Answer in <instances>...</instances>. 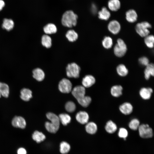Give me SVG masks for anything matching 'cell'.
<instances>
[{
  "mask_svg": "<svg viewBox=\"0 0 154 154\" xmlns=\"http://www.w3.org/2000/svg\"><path fill=\"white\" fill-rule=\"evenodd\" d=\"M110 17V12L105 7H102L101 10L98 12V17L100 19L107 20Z\"/></svg>",
  "mask_w": 154,
  "mask_h": 154,
  "instance_id": "cell-24",
  "label": "cell"
},
{
  "mask_svg": "<svg viewBox=\"0 0 154 154\" xmlns=\"http://www.w3.org/2000/svg\"><path fill=\"white\" fill-rule=\"evenodd\" d=\"M116 71L118 74L122 77L126 76L128 72L127 68L124 65L122 64L117 66L116 68Z\"/></svg>",
  "mask_w": 154,
  "mask_h": 154,
  "instance_id": "cell-28",
  "label": "cell"
},
{
  "mask_svg": "<svg viewBox=\"0 0 154 154\" xmlns=\"http://www.w3.org/2000/svg\"><path fill=\"white\" fill-rule=\"evenodd\" d=\"M45 127L48 132L52 133H55L58 131L60 125L50 122L46 121L45 123Z\"/></svg>",
  "mask_w": 154,
  "mask_h": 154,
  "instance_id": "cell-15",
  "label": "cell"
},
{
  "mask_svg": "<svg viewBox=\"0 0 154 154\" xmlns=\"http://www.w3.org/2000/svg\"><path fill=\"white\" fill-rule=\"evenodd\" d=\"M41 43L43 46L48 48L52 45V40L51 37L47 35H43L41 38Z\"/></svg>",
  "mask_w": 154,
  "mask_h": 154,
  "instance_id": "cell-33",
  "label": "cell"
},
{
  "mask_svg": "<svg viewBox=\"0 0 154 154\" xmlns=\"http://www.w3.org/2000/svg\"><path fill=\"white\" fill-rule=\"evenodd\" d=\"M120 3L119 0H110L108 3L109 9L113 11L118 10L120 7Z\"/></svg>",
  "mask_w": 154,
  "mask_h": 154,
  "instance_id": "cell-25",
  "label": "cell"
},
{
  "mask_svg": "<svg viewBox=\"0 0 154 154\" xmlns=\"http://www.w3.org/2000/svg\"><path fill=\"white\" fill-rule=\"evenodd\" d=\"M108 27L109 31L114 35L118 34L121 29L120 23L118 21L115 20L110 21L108 24Z\"/></svg>",
  "mask_w": 154,
  "mask_h": 154,
  "instance_id": "cell-9",
  "label": "cell"
},
{
  "mask_svg": "<svg viewBox=\"0 0 154 154\" xmlns=\"http://www.w3.org/2000/svg\"><path fill=\"white\" fill-rule=\"evenodd\" d=\"M0 92L1 96L5 98H7L9 93V87L6 83L1 82Z\"/></svg>",
  "mask_w": 154,
  "mask_h": 154,
  "instance_id": "cell-30",
  "label": "cell"
},
{
  "mask_svg": "<svg viewBox=\"0 0 154 154\" xmlns=\"http://www.w3.org/2000/svg\"><path fill=\"white\" fill-rule=\"evenodd\" d=\"M95 82V79L93 76L88 75L83 78L82 84L84 87L89 88L94 84Z\"/></svg>",
  "mask_w": 154,
  "mask_h": 154,
  "instance_id": "cell-13",
  "label": "cell"
},
{
  "mask_svg": "<svg viewBox=\"0 0 154 154\" xmlns=\"http://www.w3.org/2000/svg\"><path fill=\"white\" fill-rule=\"evenodd\" d=\"M66 36L68 40L71 42L75 41L78 38L77 33L73 30H68L66 33Z\"/></svg>",
  "mask_w": 154,
  "mask_h": 154,
  "instance_id": "cell-32",
  "label": "cell"
},
{
  "mask_svg": "<svg viewBox=\"0 0 154 154\" xmlns=\"http://www.w3.org/2000/svg\"><path fill=\"white\" fill-rule=\"evenodd\" d=\"M91 10L92 12L94 14H96L97 12L98 8L96 5L94 3H92L91 5Z\"/></svg>",
  "mask_w": 154,
  "mask_h": 154,
  "instance_id": "cell-41",
  "label": "cell"
},
{
  "mask_svg": "<svg viewBox=\"0 0 154 154\" xmlns=\"http://www.w3.org/2000/svg\"><path fill=\"white\" fill-rule=\"evenodd\" d=\"M138 61L140 64L142 66H146L149 64L148 59L146 57L143 56L140 58Z\"/></svg>",
  "mask_w": 154,
  "mask_h": 154,
  "instance_id": "cell-40",
  "label": "cell"
},
{
  "mask_svg": "<svg viewBox=\"0 0 154 154\" xmlns=\"http://www.w3.org/2000/svg\"><path fill=\"white\" fill-rule=\"evenodd\" d=\"M78 16L72 11H67L63 14L61 20L62 25L68 27L75 26L77 24Z\"/></svg>",
  "mask_w": 154,
  "mask_h": 154,
  "instance_id": "cell-1",
  "label": "cell"
},
{
  "mask_svg": "<svg viewBox=\"0 0 154 154\" xmlns=\"http://www.w3.org/2000/svg\"><path fill=\"white\" fill-rule=\"evenodd\" d=\"M125 15L126 19L129 22L134 23L137 20V14L133 9L128 10L126 12Z\"/></svg>",
  "mask_w": 154,
  "mask_h": 154,
  "instance_id": "cell-17",
  "label": "cell"
},
{
  "mask_svg": "<svg viewBox=\"0 0 154 154\" xmlns=\"http://www.w3.org/2000/svg\"><path fill=\"white\" fill-rule=\"evenodd\" d=\"M14 23L13 21L11 19H4L2 24V27L7 31H10L13 28Z\"/></svg>",
  "mask_w": 154,
  "mask_h": 154,
  "instance_id": "cell-26",
  "label": "cell"
},
{
  "mask_svg": "<svg viewBox=\"0 0 154 154\" xmlns=\"http://www.w3.org/2000/svg\"><path fill=\"white\" fill-rule=\"evenodd\" d=\"M46 116L50 122L60 125V121L58 117L53 113L48 112L47 113Z\"/></svg>",
  "mask_w": 154,
  "mask_h": 154,
  "instance_id": "cell-34",
  "label": "cell"
},
{
  "mask_svg": "<svg viewBox=\"0 0 154 154\" xmlns=\"http://www.w3.org/2000/svg\"><path fill=\"white\" fill-rule=\"evenodd\" d=\"M127 50V46L121 38L118 39L114 48L115 54L117 57H122L124 55Z\"/></svg>",
  "mask_w": 154,
  "mask_h": 154,
  "instance_id": "cell-3",
  "label": "cell"
},
{
  "mask_svg": "<svg viewBox=\"0 0 154 154\" xmlns=\"http://www.w3.org/2000/svg\"><path fill=\"white\" fill-rule=\"evenodd\" d=\"M65 108L67 112H72L75 110L76 106L74 102L69 101L67 102L66 104Z\"/></svg>",
  "mask_w": 154,
  "mask_h": 154,
  "instance_id": "cell-38",
  "label": "cell"
},
{
  "mask_svg": "<svg viewBox=\"0 0 154 154\" xmlns=\"http://www.w3.org/2000/svg\"><path fill=\"white\" fill-rule=\"evenodd\" d=\"M71 146L68 142L63 141L59 144V151L62 154H67L70 151Z\"/></svg>",
  "mask_w": 154,
  "mask_h": 154,
  "instance_id": "cell-22",
  "label": "cell"
},
{
  "mask_svg": "<svg viewBox=\"0 0 154 154\" xmlns=\"http://www.w3.org/2000/svg\"><path fill=\"white\" fill-rule=\"evenodd\" d=\"M133 106L132 104L128 102L123 103L119 107L120 112L125 115H128L131 114L133 111Z\"/></svg>",
  "mask_w": 154,
  "mask_h": 154,
  "instance_id": "cell-11",
  "label": "cell"
},
{
  "mask_svg": "<svg viewBox=\"0 0 154 154\" xmlns=\"http://www.w3.org/2000/svg\"><path fill=\"white\" fill-rule=\"evenodd\" d=\"M1 82H0V98L1 97V92H0V86H1Z\"/></svg>",
  "mask_w": 154,
  "mask_h": 154,
  "instance_id": "cell-44",
  "label": "cell"
},
{
  "mask_svg": "<svg viewBox=\"0 0 154 154\" xmlns=\"http://www.w3.org/2000/svg\"><path fill=\"white\" fill-rule=\"evenodd\" d=\"M72 85L71 82L66 78H63L60 81L58 89L62 93H68L72 90Z\"/></svg>",
  "mask_w": 154,
  "mask_h": 154,
  "instance_id": "cell-6",
  "label": "cell"
},
{
  "mask_svg": "<svg viewBox=\"0 0 154 154\" xmlns=\"http://www.w3.org/2000/svg\"><path fill=\"white\" fill-rule=\"evenodd\" d=\"M85 128L87 133L91 135L95 134L98 129L97 125L93 122H88L86 124Z\"/></svg>",
  "mask_w": 154,
  "mask_h": 154,
  "instance_id": "cell-16",
  "label": "cell"
},
{
  "mask_svg": "<svg viewBox=\"0 0 154 154\" xmlns=\"http://www.w3.org/2000/svg\"><path fill=\"white\" fill-rule=\"evenodd\" d=\"M33 77L38 81H42L45 77V74L44 71L41 69L37 68L33 71Z\"/></svg>",
  "mask_w": 154,
  "mask_h": 154,
  "instance_id": "cell-18",
  "label": "cell"
},
{
  "mask_svg": "<svg viewBox=\"0 0 154 154\" xmlns=\"http://www.w3.org/2000/svg\"><path fill=\"white\" fill-rule=\"evenodd\" d=\"M128 135V132L126 129L123 127L119 128L118 134V136L119 137L123 138L125 140Z\"/></svg>",
  "mask_w": 154,
  "mask_h": 154,
  "instance_id": "cell-39",
  "label": "cell"
},
{
  "mask_svg": "<svg viewBox=\"0 0 154 154\" xmlns=\"http://www.w3.org/2000/svg\"><path fill=\"white\" fill-rule=\"evenodd\" d=\"M76 120L80 123L84 124L87 123L89 119V116L87 112L85 111H80L76 114Z\"/></svg>",
  "mask_w": 154,
  "mask_h": 154,
  "instance_id": "cell-10",
  "label": "cell"
},
{
  "mask_svg": "<svg viewBox=\"0 0 154 154\" xmlns=\"http://www.w3.org/2000/svg\"><path fill=\"white\" fill-rule=\"evenodd\" d=\"M72 94L77 100L85 96V87L82 86H76L72 90Z\"/></svg>",
  "mask_w": 154,
  "mask_h": 154,
  "instance_id": "cell-7",
  "label": "cell"
},
{
  "mask_svg": "<svg viewBox=\"0 0 154 154\" xmlns=\"http://www.w3.org/2000/svg\"><path fill=\"white\" fill-rule=\"evenodd\" d=\"M154 38L153 35H148L145 37L144 42L147 47L152 48L153 47Z\"/></svg>",
  "mask_w": 154,
  "mask_h": 154,
  "instance_id": "cell-36",
  "label": "cell"
},
{
  "mask_svg": "<svg viewBox=\"0 0 154 154\" xmlns=\"http://www.w3.org/2000/svg\"><path fill=\"white\" fill-rule=\"evenodd\" d=\"M80 68L75 63L68 64L66 68L67 76L69 78H77L79 77Z\"/></svg>",
  "mask_w": 154,
  "mask_h": 154,
  "instance_id": "cell-4",
  "label": "cell"
},
{
  "mask_svg": "<svg viewBox=\"0 0 154 154\" xmlns=\"http://www.w3.org/2000/svg\"><path fill=\"white\" fill-rule=\"evenodd\" d=\"M20 98L22 100L25 101H28L32 97V92L27 88H23L20 91Z\"/></svg>",
  "mask_w": 154,
  "mask_h": 154,
  "instance_id": "cell-14",
  "label": "cell"
},
{
  "mask_svg": "<svg viewBox=\"0 0 154 154\" xmlns=\"http://www.w3.org/2000/svg\"><path fill=\"white\" fill-rule=\"evenodd\" d=\"M105 129L108 133H113L117 130L116 124L112 120L108 121L106 123L105 127Z\"/></svg>",
  "mask_w": 154,
  "mask_h": 154,
  "instance_id": "cell-23",
  "label": "cell"
},
{
  "mask_svg": "<svg viewBox=\"0 0 154 154\" xmlns=\"http://www.w3.org/2000/svg\"><path fill=\"white\" fill-rule=\"evenodd\" d=\"M146 66L144 72V77L146 80H148L151 76H154V64L153 63H150Z\"/></svg>",
  "mask_w": 154,
  "mask_h": 154,
  "instance_id": "cell-19",
  "label": "cell"
},
{
  "mask_svg": "<svg viewBox=\"0 0 154 154\" xmlns=\"http://www.w3.org/2000/svg\"><path fill=\"white\" fill-rule=\"evenodd\" d=\"M140 125V122L139 120L136 118H134L131 119L129 124V128L133 130L137 129Z\"/></svg>",
  "mask_w": 154,
  "mask_h": 154,
  "instance_id": "cell-37",
  "label": "cell"
},
{
  "mask_svg": "<svg viewBox=\"0 0 154 154\" xmlns=\"http://www.w3.org/2000/svg\"><path fill=\"white\" fill-rule=\"evenodd\" d=\"M153 92L152 89L151 88H142L139 91V94L141 97L143 99L147 100L151 97Z\"/></svg>",
  "mask_w": 154,
  "mask_h": 154,
  "instance_id": "cell-12",
  "label": "cell"
},
{
  "mask_svg": "<svg viewBox=\"0 0 154 154\" xmlns=\"http://www.w3.org/2000/svg\"><path fill=\"white\" fill-rule=\"evenodd\" d=\"M18 154H27V151L23 148L21 147L19 148L17 151Z\"/></svg>",
  "mask_w": 154,
  "mask_h": 154,
  "instance_id": "cell-42",
  "label": "cell"
},
{
  "mask_svg": "<svg viewBox=\"0 0 154 154\" xmlns=\"http://www.w3.org/2000/svg\"><path fill=\"white\" fill-rule=\"evenodd\" d=\"M44 32L47 34H51L55 33L57 31V28L54 24L49 23L43 28Z\"/></svg>",
  "mask_w": 154,
  "mask_h": 154,
  "instance_id": "cell-27",
  "label": "cell"
},
{
  "mask_svg": "<svg viewBox=\"0 0 154 154\" xmlns=\"http://www.w3.org/2000/svg\"><path fill=\"white\" fill-rule=\"evenodd\" d=\"M102 44L106 49H109L112 46L113 40L112 38L109 36L105 37L102 41Z\"/></svg>",
  "mask_w": 154,
  "mask_h": 154,
  "instance_id": "cell-35",
  "label": "cell"
},
{
  "mask_svg": "<svg viewBox=\"0 0 154 154\" xmlns=\"http://www.w3.org/2000/svg\"><path fill=\"white\" fill-rule=\"evenodd\" d=\"M12 124L14 127L24 129L26 126V123L25 119L20 116H16L13 119Z\"/></svg>",
  "mask_w": 154,
  "mask_h": 154,
  "instance_id": "cell-8",
  "label": "cell"
},
{
  "mask_svg": "<svg viewBox=\"0 0 154 154\" xmlns=\"http://www.w3.org/2000/svg\"><path fill=\"white\" fill-rule=\"evenodd\" d=\"M123 87L120 85H115L111 88L110 92L111 95L115 97L120 96L122 93Z\"/></svg>",
  "mask_w": 154,
  "mask_h": 154,
  "instance_id": "cell-20",
  "label": "cell"
},
{
  "mask_svg": "<svg viewBox=\"0 0 154 154\" xmlns=\"http://www.w3.org/2000/svg\"><path fill=\"white\" fill-rule=\"evenodd\" d=\"M140 137L143 138H151L153 135L152 129L148 124L140 125L138 129Z\"/></svg>",
  "mask_w": 154,
  "mask_h": 154,
  "instance_id": "cell-5",
  "label": "cell"
},
{
  "mask_svg": "<svg viewBox=\"0 0 154 154\" xmlns=\"http://www.w3.org/2000/svg\"><path fill=\"white\" fill-rule=\"evenodd\" d=\"M32 137L33 139L37 143H40L45 140L46 136L42 132L35 131L33 134Z\"/></svg>",
  "mask_w": 154,
  "mask_h": 154,
  "instance_id": "cell-21",
  "label": "cell"
},
{
  "mask_svg": "<svg viewBox=\"0 0 154 154\" xmlns=\"http://www.w3.org/2000/svg\"><path fill=\"white\" fill-rule=\"evenodd\" d=\"M151 27V25L149 23L144 21L137 24L135 26V30L137 33L140 36L145 37L149 35L150 32L148 29Z\"/></svg>",
  "mask_w": 154,
  "mask_h": 154,
  "instance_id": "cell-2",
  "label": "cell"
},
{
  "mask_svg": "<svg viewBox=\"0 0 154 154\" xmlns=\"http://www.w3.org/2000/svg\"><path fill=\"white\" fill-rule=\"evenodd\" d=\"M59 118L60 122L64 126L67 125L69 123L71 120L70 116L67 114H61L59 115Z\"/></svg>",
  "mask_w": 154,
  "mask_h": 154,
  "instance_id": "cell-29",
  "label": "cell"
},
{
  "mask_svg": "<svg viewBox=\"0 0 154 154\" xmlns=\"http://www.w3.org/2000/svg\"><path fill=\"white\" fill-rule=\"evenodd\" d=\"M5 3L3 0H0V11H1L4 7Z\"/></svg>",
  "mask_w": 154,
  "mask_h": 154,
  "instance_id": "cell-43",
  "label": "cell"
},
{
  "mask_svg": "<svg viewBox=\"0 0 154 154\" xmlns=\"http://www.w3.org/2000/svg\"><path fill=\"white\" fill-rule=\"evenodd\" d=\"M77 100L78 103L82 106L87 107L91 103L92 99L90 97L85 96Z\"/></svg>",
  "mask_w": 154,
  "mask_h": 154,
  "instance_id": "cell-31",
  "label": "cell"
}]
</instances>
